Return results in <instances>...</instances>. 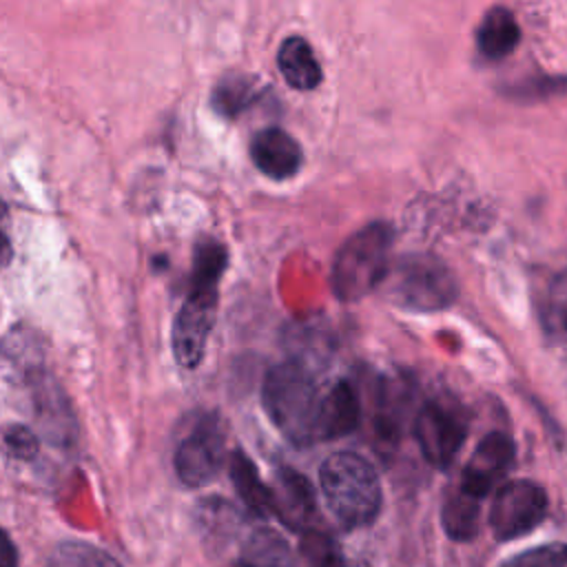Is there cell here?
<instances>
[{
  "label": "cell",
  "instance_id": "cell-15",
  "mask_svg": "<svg viewBox=\"0 0 567 567\" xmlns=\"http://www.w3.org/2000/svg\"><path fill=\"white\" fill-rule=\"evenodd\" d=\"M239 567H297L288 540L268 527L255 529L241 547Z\"/></svg>",
  "mask_w": 567,
  "mask_h": 567
},
{
  "label": "cell",
  "instance_id": "cell-5",
  "mask_svg": "<svg viewBox=\"0 0 567 567\" xmlns=\"http://www.w3.org/2000/svg\"><path fill=\"white\" fill-rule=\"evenodd\" d=\"M226 458V427L215 412L202 414L175 450V472L188 487L210 483Z\"/></svg>",
  "mask_w": 567,
  "mask_h": 567
},
{
  "label": "cell",
  "instance_id": "cell-19",
  "mask_svg": "<svg viewBox=\"0 0 567 567\" xmlns=\"http://www.w3.org/2000/svg\"><path fill=\"white\" fill-rule=\"evenodd\" d=\"M49 567H122L111 554L104 549L82 543V540H64L55 545L49 556Z\"/></svg>",
  "mask_w": 567,
  "mask_h": 567
},
{
  "label": "cell",
  "instance_id": "cell-17",
  "mask_svg": "<svg viewBox=\"0 0 567 567\" xmlns=\"http://www.w3.org/2000/svg\"><path fill=\"white\" fill-rule=\"evenodd\" d=\"M478 516H481V498L472 496L458 485V489L450 494L443 505L441 523L450 538L467 540L478 529Z\"/></svg>",
  "mask_w": 567,
  "mask_h": 567
},
{
  "label": "cell",
  "instance_id": "cell-23",
  "mask_svg": "<svg viewBox=\"0 0 567 567\" xmlns=\"http://www.w3.org/2000/svg\"><path fill=\"white\" fill-rule=\"evenodd\" d=\"M4 443L7 450L22 461H29L38 452V439L27 425H9L4 432Z\"/></svg>",
  "mask_w": 567,
  "mask_h": 567
},
{
  "label": "cell",
  "instance_id": "cell-10",
  "mask_svg": "<svg viewBox=\"0 0 567 567\" xmlns=\"http://www.w3.org/2000/svg\"><path fill=\"white\" fill-rule=\"evenodd\" d=\"M270 512H275V516L288 529L310 532V523L317 514V501L310 481L290 467H281L275 476V483L270 485Z\"/></svg>",
  "mask_w": 567,
  "mask_h": 567
},
{
  "label": "cell",
  "instance_id": "cell-16",
  "mask_svg": "<svg viewBox=\"0 0 567 567\" xmlns=\"http://www.w3.org/2000/svg\"><path fill=\"white\" fill-rule=\"evenodd\" d=\"M230 481L237 496L252 514L264 516L270 512V487L259 478L252 461L239 450L230 454Z\"/></svg>",
  "mask_w": 567,
  "mask_h": 567
},
{
  "label": "cell",
  "instance_id": "cell-25",
  "mask_svg": "<svg viewBox=\"0 0 567 567\" xmlns=\"http://www.w3.org/2000/svg\"><path fill=\"white\" fill-rule=\"evenodd\" d=\"M11 261V244L7 235L0 230V268H4Z\"/></svg>",
  "mask_w": 567,
  "mask_h": 567
},
{
  "label": "cell",
  "instance_id": "cell-22",
  "mask_svg": "<svg viewBox=\"0 0 567 567\" xmlns=\"http://www.w3.org/2000/svg\"><path fill=\"white\" fill-rule=\"evenodd\" d=\"M501 567H567V545L551 543L525 549L507 558Z\"/></svg>",
  "mask_w": 567,
  "mask_h": 567
},
{
  "label": "cell",
  "instance_id": "cell-8",
  "mask_svg": "<svg viewBox=\"0 0 567 567\" xmlns=\"http://www.w3.org/2000/svg\"><path fill=\"white\" fill-rule=\"evenodd\" d=\"M467 434V423L458 408H450L443 401H432L421 408L414 421V439L421 454L434 467H447Z\"/></svg>",
  "mask_w": 567,
  "mask_h": 567
},
{
  "label": "cell",
  "instance_id": "cell-3",
  "mask_svg": "<svg viewBox=\"0 0 567 567\" xmlns=\"http://www.w3.org/2000/svg\"><path fill=\"white\" fill-rule=\"evenodd\" d=\"M392 230L383 221L357 230L339 248L332 264V290L341 301H354L377 288L390 270Z\"/></svg>",
  "mask_w": 567,
  "mask_h": 567
},
{
  "label": "cell",
  "instance_id": "cell-11",
  "mask_svg": "<svg viewBox=\"0 0 567 567\" xmlns=\"http://www.w3.org/2000/svg\"><path fill=\"white\" fill-rule=\"evenodd\" d=\"M250 157L255 166L272 179L292 177L303 159L297 140L275 126L264 128L252 137Z\"/></svg>",
  "mask_w": 567,
  "mask_h": 567
},
{
  "label": "cell",
  "instance_id": "cell-4",
  "mask_svg": "<svg viewBox=\"0 0 567 567\" xmlns=\"http://www.w3.org/2000/svg\"><path fill=\"white\" fill-rule=\"evenodd\" d=\"M219 279L190 275L188 295L173 321V354L179 365L197 368L217 317Z\"/></svg>",
  "mask_w": 567,
  "mask_h": 567
},
{
  "label": "cell",
  "instance_id": "cell-9",
  "mask_svg": "<svg viewBox=\"0 0 567 567\" xmlns=\"http://www.w3.org/2000/svg\"><path fill=\"white\" fill-rule=\"evenodd\" d=\"M514 441L505 432L485 434L463 470L461 487L483 501L494 489V485L505 478L514 465Z\"/></svg>",
  "mask_w": 567,
  "mask_h": 567
},
{
  "label": "cell",
  "instance_id": "cell-1",
  "mask_svg": "<svg viewBox=\"0 0 567 567\" xmlns=\"http://www.w3.org/2000/svg\"><path fill=\"white\" fill-rule=\"evenodd\" d=\"M328 509L343 527H363L381 509V483L374 467L354 452L330 454L319 470Z\"/></svg>",
  "mask_w": 567,
  "mask_h": 567
},
{
  "label": "cell",
  "instance_id": "cell-24",
  "mask_svg": "<svg viewBox=\"0 0 567 567\" xmlns=\"http://www.w3.org/2000/svg\"><path fill=\"white\" fill-rule=\"evenodd\" d=\"M0 567H18L16 545L2 529H0Z\"/></svg>",
  "mask_w": 567,
  "mask_h": 567
},
{
  "label": "cell",
  "instance_id": "cell-14",
  "mask_svg": "<svg viewBox=\"0 0 567 567\" xmlns=\"http://www.w3.org/2000/svg\"><path fill=\"white\" fill-rule=\"evenodd\" d=\"M476 40H478V49L485 58L501 60L516 49V44L520 40V27L512 11H507L505 7H494L483 18Z\"/></svg>",
  "mask_w": 567,
  "mask_h": 567
},
{
  "label": "cell",
  "instance_id": "cell-2",
  "mask_svg": "<svg viewBox=\"0 0 567 567\" xmlns=\"http://www.w3.org/2000/svg\"><path fill=\"white\" fill-rule=\"evenodd\" d=\"M264 408L272 425L295 445L315 439L319 392L310 372L297 361H284L268 370L261 390Z\"/></svg>",
  "mask_w": 567,
  "mask_h": 567
},
{
  "label": "cell",
  "instance_id": "cell-13",
  "mask_svg": "<svg viewBox=\"0 0 567 567\" xmlns=\"http://www.w3.org/2000/svg\"><path fill=\"white\" fill-rule=\"evenodd\" d=\"M277 66L292 89L310 91L321 82V66L310 44L299 35L284 40L277 51Z\"/></svg>",
  "mask_w": 567,
  "mask_h": 567
},
{
  "label": "cell",
  "instance_id": "cell-6",
  "mask_svg": "<svg viewBox=\"0 0 567 567\" xmlns=\"http://www.w3.org/2000/svg\"><path fill=\"white\" fill-rule=\"evenodd\" d=\"M547 514V492L534 481H509L494 494L489 527L498 540H512L532 532Z\"/></svg>",
  "mask_w": 567,
  "mask_h": 567
},
{
  "label": "cell",
  "instance_id": "cell-18",
  "mask_svg": "<svg viewBox=\"0 0 567 567\" xmlns=\"http://www.w3.org/2000/svg\"><path fill=\"white\" fill-rule=\"evenodd\" d=\"M540 319L547 334L567 346V270L556 275L540 301Z\"/></svg>",
  "mask_w": 567,
  "mask_h": 567
},
{
  "label": "cell",
  "instance_id": "cell-21",
  "mask_svg": "<svg viewBox=\"0 0 567 567\" xmlns=\"http://www.w3.org/2000/svg\"><path fill=\"white\" fill-rule=\"evenodd\" d=\"M301 551L310 567H348V560L341 556L337 543L319 532H303Z\"/></svg>",
  "mask_w": 567,
  "mask_h": 567
},
{
  "label": "cell",
  "instance_id": "cell-20",
  "mask_svg": "<svg viewBox=\"0 0 567 567\" xmlns=\"http://www.w3.org/2000/svg\"><path fill=\"white\" fill-rule=\"evenodd\" d=\"M250 100H252V82L241 75H228L219 80L213 93V106L226 117H235L237 113H241Z\"/></svg>",
  "mask_w": 567,
  "mask_h": 567
},
{
  "label": "cell",
  "instance_id": "cell-7",
  "mask_svg": "<svg viewBox=\"0 0 567 567\" xmlns=\"http://www.w3.org/2000/svg\"><path fill=\"white\" fill-rule=\"evenodd\" d=\"M392 295L410 308L439 310L452 303L456 284L450 270L432 257H408L394 270Z\"/></svg>",
  "mask_w": 567,
  "mask_h": 567
},
{
  "label": "cell",
  "instance_id": "cell-26",
  "mask_svg": "<svg viewBox=\"0 0 567 567\" xmlns=\"http://www.w3.org/2000/svg\"><path fill=\"white\" fill-rule=\"evenodd\" d=\"M348 567H370V565L363 560H348Z\"/></svg>",
  "mask_w": 567,
  "mask_h": 567
},
{
  "label": "cell",
  "instance_id": "cell-12",
  "mask_svg": "<svg viewBox=\"0 0 567 567\" xmlns=\"http://www.w3.org/2000/svg\"><path fill=\"white\" fill-rule=\"evenodd\" d=\"M361 408L357 392L348 381L334 383L319 401L317 421H315V439L328 441L350 434L359 425Z\"/></svg>",
  "mask_w": 567,
  "mask_h": 567
}]
</instances>
